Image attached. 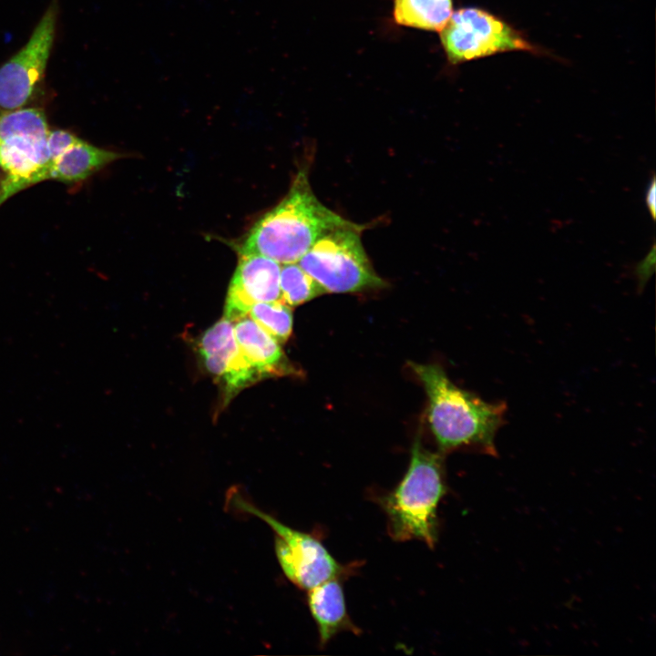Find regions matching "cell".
<instances>
[{"mask_svg":"<svg viewBox=\"0 0 656 656\" xmlns=\"http://www.w3.org/2000/svg\"><path fill=\"white\" fill-rule=\"evenodd\" d=\"M250 317L279 343H285L292 331V313L283 301L261 302L253 304Z\"/></svg>","mask_w":656,"mask_h":656,"instance_id":"cell-16","label":"cell"},{"mask_svg":"<svg viewBox=\"0 0 656 656\" xmlns=\"http://www.w3.org/2000/svg\"><path fill=\"white\" fill-rule=\"evenodd\" d=\"M198 350L205 368L219 380L227 398L262 379L241 353L233 323L225 317L202 334Z\"/></svg>","mask_w":656,"mask_h":656,"instance_id":"cell-9","label":"cell"},{"mask_svg":"<svg viewBox=\"0 0 656 656\" xmlns=\"http://www.w3.org/2000/svg\"><path fill=\"white\" fill-rule=\"evenodd\" d=\"M58 0H51L26 44L0 67V108H24L43 79L55 40Z\"/></svg>","mask_w":656,"mask_h":656,"instance_id":"cell-8","label":"cell"},{"mask_svg":"<svg viewBox=\"0 0 656 656\" xmlns=\"http://www.w3.org/2000/svg\"><path fill=\"white\" fill-rule=\"evenodd\" d=\"M227 496V503L236 510L256 516L272 528L278 562L286 578L300 589L309 590L344 573L345 569L313 535L290 528L262 512L236 489L230 490Z\"/></svg>","mask_w":656,"mask_h":656,"instance_id":"cell-6","label":"cell"},{"mask_svg":"<svg viewBox=\"0 0 656 656\" xmlns=\"http://www.w3.org/2000/svg\"><path fill=\"white\" fill-rule=\"evenodd\" d=\"M364 225L354 223L323 233L298 264L325 292L377 289L385 282L375 273L361 241Z\"/></svg>","mask_w":656,"mask_h":656,"instance_id":"cell-5","label":"cell"},{"mask_svg":"<svg viewBox=\"0 0 656 656\" xmlns=\"http://www.w3.org/2000/svg\"><path fill=\"white\" fill-rule=\"evenodd\" d=\"M441 42L453 64L509 51L538 53L518 31L477 7H465L453 13L441 30Z\"/></svg>","mask_w":656,"mask_h":656,"instance_id":"cell-7","label":"cell"},{"mask_svg":"<svg viewBox=\"0 0 656 656\" xmlns=\"http://www.w3.org/2000/svg\"><path fill=\"white\" fill-rule=\"evenodd\" d=\"M410 366L426 392L428 423L440 451L474 447L496 456L495 437L504 422L506 404L486 402L456 386L439 365Z\"/></svg>","mask_w":656,"mask_h":656,"instance_id":"cell-2","label":"cell"},{"mask_svg":"<svg viewBox=\"0 0 656 656\" xmlns=\"http://www.w3.org/2000/svg\"><path fill=\"white\" fill-rule=\"evenodd\" d=\"M645 202L648 210L654 220L656 215V187L655 177L653 176L645 195Z\"/></svg>","mask_w":656,"mask_h":656,"instance_id":"cell-18","label":"cell"},{"mask_svg":"<svg viewBox=\"0 0 656 656\" xmlns=\"http://www.w3.org/2000/svg\"><path fill=\"white\" fill-rule=\"evenodd\" d=\"M655 268V245L653 244L650 252L641 261L635 268V274L638 279L639 290H642L651 276Z\"/></svg>","mask_w":656,"mask_h":656,"instance_id":"cell-17","label":"cell"},{"mask_svg":"<svg viewBox=\"0 0 656 656\" xmlns=\"http://www.w3.org/2000/svg\"><path fill=\"white\" fill-rule=\"evenodd\" d=\"M442 457L416 437L410 463L398 485L380 498L394 540H420L435 547L438 538L437 508L446 493Z\"/></svg>","mask_w":656,"mask_h":656,"instance_id":"cell-3","label":"cell"},{"mask_svg":"<svg viewBox=\"0 0 656 656\" xmlns=\"http://www.w3.org/2000/svg\"><path fill=\"white\" fill-rule=\"evenodd\" d=\"M352 224L317 199L302 169L282 201L261 216L235 248L239 254L263 255L282 264L297 262L323 233Z\"/></svg>","mask_w":656,"mask_h":656,"instance_id":"cell-1","label":"cell"},{"mask_svg":"<svg viewBox=\"0 0 656 656\" xmlns=\"http://www.w3.org/2000/svg\"><path fill=\"white\" fill-rule=\"evenodd\" d=\"M280 289L282 301L289 306L304 303L325 292L319 283L295 262L285 263L281 267Z\"/></svg>","mask_w":656,"mask_h":656,"instance_id":"cell-15","label":"cell"},{"mask_svg":"<svg viewBox=\"0 0 656 656\" xmlns=\"http://www.w3.org/2000/svg\"><path fill=\"white\" fill-rule=\"evenodd\" d=\"M123 155L94 146L80 138L50 159L47 179L79 183Z\"/></svg>","mask_w":656,"mask_h":656,"instance_id":"cell-13","label":"cell"},{"mask_svg":"<svg viewBox=\"0 0 656 656\" xmlns=\"http://www.w3.org/2000/svg\"><path fill=\"white\" fill-rule=\"evenodd\" d=\"M307 603L317 626L320 645H326L341 631L357 632L347 612L340 578L330 579L307 590Z\"/></svg>","mask_w":656,"mask_h":656,"instance_id":"cell-12","label":"cell"},{"mask_svg":"<svg viewBox=\"0 0 656 656\" xmlns=\"http://www.w3.org/2000/svg\"><path fill=\"white\" fill-rule=\"evenodd\" d=\"M234 323V334L241 353L262 378L295 372L280 343L255 321L247 315Z\"/></svg>","mask_w":656,"mask_h":656,"instance_id":"cell-11","label":"cell"},{"mask_svg":"<svg viewBox=\"0 0 656 656\" xmlns=\"http://www.w3.org/2000/svg\"><path fill=\"white\" fill-rule=\"evenodd\" d=\"M452 7V0H394V18L401 26L441 31L453 14Z\"/></svg>","mask_w":656,"mask_h":656,"instance_id":"cell-14","label":"cell"},{"mask_svg":"<svg viewBox=\"0 0 656 656\" xmlns=\"http://www.w3.org/2000/svg\"><path fill=\"white\" fill-rule=\"evenodd\" d=\"M50 129L43 110L20 108L0 113V206L34 184L47 180Z\"/></svg>","mask_w":656,"mask_h":656,"instance_id":"cell-4","label":"cell"},{"mask_svg":"<svg viewBox=\"0 0 656 656\" xmlns=\"http://www.w3.org/2000/svg\"><path fill=\"white\" fill-rule=\"evenodd\" d=\"M281 266L259 254H239V261L226 296L224 317L232 323L247 316L261 302L282 300Z\"/></svg>","mask_w":656,"mask_h":656,"instance_id":"cell-10","label":"cell"}]
</instances>
